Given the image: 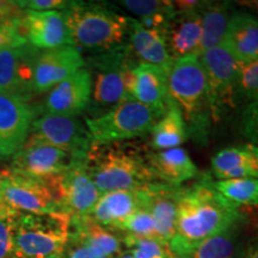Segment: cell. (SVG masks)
Returning a JSON list of instances; mask_svg holds the SVG:
<instances>
[{"instance_id":"cell-30","label":"cell","mask_w":258,"mask_h":258,"mask_svg":"<svg viewBox=\"0 0 258 258\" xmlns=\"http://www.w3.org/2000/svg\"><path fill=\"white\" fill-rule=\"evenodd\" d=\"M123 245L133 258H176L169 243L158 238H140L123 233Z\"/></svg>"},{"instance_id":"cell-1","label":"cell","mask_w":258,"mask_h":258,"mask_svg":"<svg viewBox=\"0 0 258 258\" xmlns=\"http://www.w3.org/2000/svg\"><path fill=\"white\" fill-rule=\"evenodd\" d=\"M213 182L205 175L186 188L180 186L176 233L169 243L176 257L241 220L239 207L222 198Z\"/></svg>"},{"instance_id":"cell-28","label":"cell","mask_w":258,"mask_h":258,"mask_svg":"<svg viewBox=\"0 0 258 258\" xmlns=\"http://www.w3.org/2000/svg\"><path fill=\"white\" fill-rule=\"evenodd\" d=\"M237 225L200 241L176 258H237Z\"/></svg>"},{"instance_id":"cell-34","label":"cell","mask_w":258,"mask_h":258,"mask_svg":"<svg viewBox=\"0 0 258 258\" xmlns=\"http://www.w3.org/2000/svg\"><path fill=\"white\" fill-rule=\"evenodd\" d=\"M22 16L10 21L0 22V51L9 48L25 46L28 43L22 23Z\"/></svg>"},{"instance_id":"cell-8","label":"cell","mask_w":258,"mask_h":258,"mask_svg":"<svg viewBox=\"0 0 258 258\" xmlns=\"http://www.w3.org/2000/svg\"><path fill=\"white\" fill-rule=\"evenodd\" d=\"M131 50V47L118 46L92 60L95 77H92L90 104L96 109L93 117H96L98 110H101L98 115L101 116L129 97L127 78L137 66L129 59Z\"/></svg>"},{"instance_id":"cell-40","label":"cell","mask_w":258,"mask_h":258,"mask_svg":"<svg viewBox=\"0 0 258 258\" xmlns=\"http://www.w3.org/2000/svg\"><path fill=\"white\" fill-rule=\"evenodd\" d=\"M241 258H258V230L245 247Z\"/></svg>"},{"instance_id":"cell-39","label":"cell","mask_w":258,"mask_h":258,"mask_svg":"<svg viewBox=\"0 0 258 258\" xmlns=\"http://www.w3.org/2000/svg\"><path fill=\"white\" fill-rule=\"evenodd\" d=\"M24 11L15 4V2H2L0 0V22L10 21L21 17Z\"/></svg>"},{"instance_id":"cell-43","label":"cell","mask_w":258,"mask_h":258,"mask_svg":"<svg viewBox=\"0 0 258 258\" xmlns=\"http://www.w3.org/2000/svg\"><path fill=\"white\" fill-rule=\"evenodd\" d=\"M118 258H133V257H132V254H131V253H129L127 250H125V251H124V252H123V253H122V254H121V256H120V257H118Z\"/></svg>"},{"instance_id":"cell-31","label":"cell","mask_w":258,"mask_h":258,"mask_svg":"<svg viewBox=\"0 0 258 258\" xmlns=\"http://www.w3.org/2000/svg\"><path fill=\"white\" fill-rule=\"evenodd\" d=\"M258 97V57L247 62H240L233 89V103L246 101Z\"/></svg>"},{"instance_id":"cell-38","label":"cell","mask_w":258,"mask_h":258,"mask_svg":"<svg viewBox=\"0 0 258 258\" xmlns=\"http://www.w3.org/2000/svg\"><path fill=\"white\" fill-rule=\"evenodd\" d=\"M15 4L22 10H30V11H53L60 9L63 10L69 2L64 0H21L15 2Z\"/></svg>"},{"instance_id":"cell-6","label":"cell","mask_w":258,"mask_h":258,"mask_svg":"<svg viewBox=\"0 0 258 258\" xmlns=\"http://www.w3.org/2000/svg\"><path fill=\"white\" fill-rule=\"evenodd\" d=\"M157 121L147 106L128 97L103 115L86 118L85 124L91 146H101L144 137L151 133Z\"/></svg>"},{"instance_id":"cell-22","label":"cell","mask_w":258,"mask_h":258,"mask_svg":"<svg viewBox=\"0 0 258 258\" xmlns=\"http://www.w3.org/2000/svg\"><path fill=\"white\" fill-rule=\"evenodd\" d=\"M212 170L218 180L258 179V146L249 143L219 151L212 158Z\"/></svg>"},{"instance_id":"cell-20","label":"cell","mask_w":258,"mask_h":258,"mask_svg":"<svg viewBox=\"0 0 258 258\" xmlns=\"http://www.w3.org/2000/svg\"><path fill=\"white\" fill-rule=\"evenodd\" d=\"M201 38L200 10L191 12L176 11L165 30L166 47L171 59L176 61L189 56L198 57Z\"/></svg>"},{"instance_id":"cell-2","label":"cell","mask_w":258,"mask_h":258,"mask_svg":"<svg viewBox=\"0 0 258 258\" xmlns=\"http://www.w3.org/2000/svg\"><path fill=\"white\" fill-rule=\"evenodd\" d=\"M170 98L184 118L189 138L207 144L212 125L207 79L199 57L173 61L166 72Z\"/></svg>"},{"instance_id":"cell-26","label":"cell","mask_w":258,"mask_h":258,"mask_svg":"<svg viewBox=\"0 0 258 258\" xmlns=\"http://www.w3.org/2000/svg\"><path fill=\"white\" fill-rule=\"evenodd\" d=\"M151 145L156 151L178 148L188 140V129L184 118L173 102L151 131Z\"/></svg>"},{"instance_id":"cell-42","label":"cell","mask_w":258,"mask_h":258,"mask_svg":"<svg viewBox=\"0 0 258 258\" xmlns=\"http://www.w3.org/2000/svg\"><path fill=\"white\" fill-rule=\"evenodd\" d=\"M239 4L243 6H246V8L252 9L253 11H256L258 14V0H249V2H240Z\"/></svg>"},{"instance_id":"cell-25","label":"cell","mask_w":258,"mask_h":258,"mask_svg":"<svg viewBox=\"0 0 258 258\" xmlns=\"http://www.w3.org/2000/svg\"><path fill=\"white\" fill-rule=\"evenodd\" d=\"M139 208V189L115 190L102 194L89 217L97 224L117 231L123 221Z\"/></svg>"},{"instance_id":"cell-23","label":"cell","mask_w":258,"mask_h":258,"mask_svg":"<svg viewBox=\"0 0 258 258\" xmlns=\"http://www.w3.org/2000/svg\"><path fill=\"white\" fill-rule=\"evenodd\" d=\"M147 160L157 182L167 185L182 186L198 175V167L184 148L157 151L147 154Z\"/></svg>"},{"instance_id":"cell-16","label":"cell","mask_w":258,"mask_h":258,"mask_svg":"<svg viewBox=\"0 0 258 258\" xmlns=\"http://www.w3.org/2000/svg\"><path fill=\"white\" fill-rule=\"evenodd\" d=\"M180 186L153 182L139 189L140 208L151 214L156 222L158 238L170 243L176 233L177 207Z\"/></svg>"},{"instance_id":"cell-3","label":"cell","mask_w":258,"mask_h":258,"mask_svg":"<svg viewBox=\"0 0 258 258\" xmlns=\"http://www.w3.org/2000/svg\"><path fill=\"white\" fill-rule=\"evenodd\" d=\"M85 166L101 194L138 190L157 182L147 156L121 144L91 146Z\"/></svg>"},{"instance_id":"cell-13","label":"cell","mask_w":258,"mask_h":258,"mask_svg":"<svg viewBox=\"0 0 258 258\" xmlns=\"http://www.w3.org/2000/svg\"><path fill=\"white\" fill-rule=\"evenodd\" d=\"M37 112L28 102L0 93V156H14L27 141Z\"/></svg>"},{"instance_id":"cell-19","label":"cell","mask_w":258,"mask_h":258,"mask_svg":"<svg viewBox=\"0 0 258 258\" xmlns=\"http://www.w3.org/2000/svg\"><path fill=\"white\" fill-rule=\"evenodd\" d=\"M25 38L36 49L49 50L63 46H73L61 11H30L22 16Z\"/></svg>"},{"instance_id":"cell-33","label":"cell","mask_w":258,"mask_h":258,"mask_svg":"<svg viewBox=\"0 0 258 258\" xmlns=\"http://www.w3.org/2000/svg\"><path fill=\"white\" fill-rule=\"evenodd\" d=\"M121 4L139 19L158 15L173 16L176 12L173 2L167 0H124L121 2Z\"/></svg>"},{"instance_id":"cell-14","label":"cell","mask_w":258,"mask_h":258,"mask_svg":"<svg viewBox=\"0 0 258 258\" xmlns=\"http://www.w3.org/2000/svg\"><path fill=\"white\" fill-rule=\"evenodd\" d=\"M85 67L79 48L63 46L38 53L34 66L32 91L43 93Z\"/></svg>"},{"instance_id":"cell-15","label":"cell","mask_w":258,"mask_h":258,"mask_svg":"<svg viewBox=\"0 0 258 258\" xmlns=\"http://www.w3.org/2000/svg\"><path fill=\"white\" fill-rule=\"evenodd\" d=\"M127 93L131 98L147 106L159 120L172 102L167 91L166 72L148 63H137L127 78Z\"/></svg>"},{"instance_id":"cell-21","label":"cell","mask_w":258,"mask_h":258,"mask_svg":"<svg viewBox=\"0 0 258 258\" xmlns=\"http://www.w3.org/2000/svg\"><path fill=\"white\" fill-rule=\"evenodd\" d=\"M129 47L141 62L160 67L167 72L173 60L167 51L165 31L158 29H147L138 19L128 17Z\"/></svg>"},{"instance_id":"cell-36","label":"cell","mask_w":258,"mask_h":258,"mask_svg":"<svg viewBox=\"0 0 258 258\" xmlns=\"http://www.w3.org/2000/svg\"><path fill=\"white\" fill-rule=\"evenodd\" d=\"M240 131L250 144L258 146V97L245 105L241 112Z\"/></svg>"},{"instance_id":"cell-12","label":"cell","mask_w":258,"mask_h":258,"mask_svg":"<svg viewBox=\"0 0 258 258\" xmlns=\"http://www.w3.org/2000/svg\"><path fill=\"white\" fill-rule=\"evenodd\" d=\"M38 53L29 43L0 51V93L29 101L34 93L32 79Z\"/></svg>"},{"instance_id":"cell-27","label":"cell","mask_w":258,"mask_h":258,"mask_svg":"<svg viewBox=\"0 0 258 258\" xmlns=\"http://www.w3.org/2000/svg\"><path fill=\"white\" fill-rule=\"evenodd\" d=\"M231 14L227 3H203L200 9L202 38L198 57L206 50L222 43Z\"/></svg>"},{"instance_id":"cell-17","label":"cell","mask_w":258,"mask_h":258,"mask_svg":"<svg viewBox=\"0 0 258 258\" xmlns=\"http://www.w3.org/2000/svg\"><path fill=\"white\" fill-rule=\"evenodd\" d=\"M59 184L62 209L71 218L88 217L102 195L89 176L85 161L74 163L59 175Z\"/></svg>"},{"instance_id":"cell-5","label":"cell","mask_w":258,"mask_h":258,"mask_svg":"<svg viewBox=\"0 0 258 258\" xmlns=\"http://www.w3.org/2000/svg\"><path fill=\"white\" fill-rule=\"evenodd\" d=\"M71 220L66 212L18 213L15 258H60L70 238Z\"/></svg>"},{"instance_id":"cell-4","label":"cell","mask_w":258,"mask_h":258,"mask_svg":"<svg viewBox=\"0 0 258 258\" xmlns=\"http://www.w3.org/2000/svg\"><path fill=\"white\" fill-rule=\"evenodd\" d=\"M74 47L110 50L128 34V17L105 5L69 2L61 10Z\"/></svg>"},{"instance_id":"cell-7","label":"cell","mask_w":258,"mask_h":258,"mask_svg":"<svg viewBox=\"0 0 258 258\" xmlns=\"http://www.w3.org/2000/svg\"><path fill=\"white\" fill-rule=\"evenodd\" d=\"M0 198L14 211L28 214L63 212L59 175L47 179L0 172Z\"/></svg>"},{"instance_id":"cell-24","label":"cell","mask_w":258,"mask_h":258,"mask_svg":"<svg viewBox=\"0 0 258 258\" xmlns=\"http://www.w3.org/2000/svg\"><path fill=\"white\" fill-rule=\"evenodd\" d=\"M222 43L239 62L257 59L258 18L245 12L231 14Z\"/></svg>"},{"instance_id":"cell-41","label":"cell","mask_w":258,"mask_h":258,"mask_svg":"<svg viewBox=\"0 0 258 258\" xmlns=\"http://www.w3.org/2000/svg\"><path fill=\"white\" fill-rule=\"evenodd\" d=\"M16 211H14L10 206L6 205V202L0 198V218H4V217H9V215H14L16 214ZM19 213V212H18Z\"/></svg>"},{"instance_id":"cell-32","label":"cell","mask_w":258,"mask_h":258,"mask_svg":"<svg viewBox=\"0 0 258 258\" xmlns=\"http://www.w3.org/2000/svg\"><path fill=\"white\" fill-rule=\"evenodd\" d=\"M117 231L140 238H158L156 222L150 213L143 208H139L127 220H124Z\"/></svg>"},{"instance_id":"cell-18","label":"cell","mask_w":258,"mask_h":258,"mask_svg":"<svg viewBox=\"0 0 258 258\" xmlns=\"http://www.w3.org/2000/svg\"><path fill=\"white\" fill-rule=\"evenodd\" d=\"M92 74L88 69L79 70L54 86L44 101L46 114L77 116L90 105Z\"/></svg>"},{"instance_id":"cell-11","label":"cell","mask_w":258,"mask_h":258,"mask_svg":"<svg viewBox=\"0 0 258 258\" xmlns=\"http://www.w3.org/2000/svg\"><path fill=\"white\" fill-rule=\"evenodd\" d=\"M74 160L69 153L46 144L25 143L14 154L12 172L37 179H47L61 175L70 169Z\"/></svg>"},{"instance_id":"cell-9","label":"cell","mask_w":258,"mask_h":258,"mask_svg":"<svg viewBox=\"0 0 258 258\" xmlns=\"http://www.w3.org/2000/svg\"><path fill=\"white\" fill-rule=\"evenodd\" d=\"M25 143L46 144L69 153L74 160L85 161L91 147L86 124L77 116L46 114L32 122Z\"/></svg>"},{"instance_id":"cell-35","label":"cell","mask_w":258,"mask_h":258,"mask_svg":"<svg viewBox=\"0 0 258 258\" xmlns=\"http://www.w3.org/2000/svg\"><path fill=\"white\" fill-rule=\"evenodd\" d=\"M17 214L18 212L14 215L0 218V258H15V233Z\"/></svg>"},{"instance_id":"cell-37","label":"cell","mask_w":258,"mask_h":258,"mask_svg":"<svg viewBox=\"0 0 258 258\" xmlns=\"http://www.w3.org/2000/svg\"><path fill=\"white\" fill-rule=\"evenodd\" d=\"M60 258H111L106 256L96 247L91 246L85 241L80 240L79 238L74 237L73 234L70 233L69 241H67L66 246Z\"/></svg>"},{"instance_id":"cell-10","label":"cell","mask_w":258,"mask_h":258,"mask_svg":"<svg viewBox=\"0 0 258 258\" xmlns=\"http://www.w3.org/2000/svg\"><path fill=\"white\" fill-rule=\"evenodd\" d=\"M207 79L212 120L219 121L228 106H234L233 89L240 62L224 43L199 56Z\"/></svg>"},{"instance_id":"cell-29","label":"cell","mask_w":258,"mask_h":258,"mask_svg":"<svg viewBox=\"0 0 258 258\" xmlns=\"http://www.w3.org/2000/svg\"><path fill=\"white\" fill-rule=\"evenodd\" d=\"M214 188L222 198L240 206H258V179L232 178L214 180Z\"/></svg>"}]
</instances>
